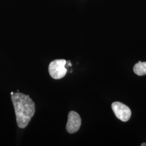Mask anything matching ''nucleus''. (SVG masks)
<instances>
[{"label": "nucleus", "instance_id": "1", "mask_svg": "<svg viewBox=\"0 0 146 146\" xmlns=\"http://www.w3.org/2000/svg\"><path fill=\"white\" fill-rule=\"evenodd\" d=\"M17 125L23 129L28 125L35 112V104L29 95L21 93H14L11 95Z\"/></svg>", "mask_w": 146, "mask_h": 146}, {"label": "nucleus", "instance_id": "2", "mask_svg": "<svg viewBox=\"0 0 146 146\" xmlns=\"http://www.w3.org/2000/svg\"><path fill=\"white\" fill-rule=\"evenodd\" d=\"M67 61L64 59L55 60L50 63L48 67V72L50 76L54 79L58 80L65 76L67 73L66 68Z\"/></svg>", "mask_w": 146, "mask_h": 146}, {"label": "nucleus", "instance_id": "3", "mask_svg": "<svg viewBox=\"0 0 146 146\" xmlns=\"http://www.w3.org/2000/svg\"><path fill=\"white\" fill-rule=\"evenodd\" d=\"M111 108L118 119L123 122L130 119L131 112L127 106L120 102H114L111 104Z\"/></svg>", "mask_w": 146, "mask_h": 146}, {"label": "nucleus", "instance_id": "4", "mask_svg": "<svg viewBox=\"0 0 146 146\" xmlns=\"http://www.w3.org/2000/svg\"><path fill=\"white\" fill-rule=\"evenodd\" d=\"M81 125V118L78 113L70 111L68 113L66 130L70 134H74L79 130Z\"/></svg>", "mask_w": 146, "mask_h": 146}, {"label": "nucleus", "instance_id": "5", "mask_svg": "<svg viewBox=\"0 0 146 146\" xmlns=\"http://www.w3.org/2000/svg\"><path fill=\"white\" fill-rule=\"evenodd\" d=\"M133 71L139 76H143L146 75V62H142L139 61L133 67Z\"/></svg>", "mask_w": 146, "mask_h": 146}, {"label": "nucleus", "instance_id": "6", "mask_svg": "<svg viewBox=\"0 0 146 146\" xmlns=\"http://www.w3.org/2000/svg\"><path fill=\"white\" fill-rule=\"evenodd\" d=\"M141 146H146V143H143L141 145Z\"/></svg>", "mask_w": 146, "mask_h": 146}, {"label": "nucleus", "instance_id": "7", "mask_svg": "<svg viewBox=\"0 0 146 146\" xmlns=\"http://www.w3.org/2000/svg\"><path fill=\"white\" fill-rule=\"evenodd\" d=\"M13 93H13V92H11V95H12V94H13Z\"/></svg>", "mask_w": 146, "mask_h": 146}]
</instances>
